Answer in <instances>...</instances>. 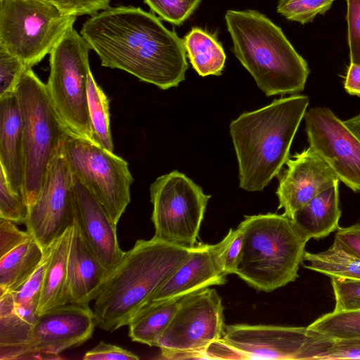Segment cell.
<instances>
[{
  "label": "cell",
  "mask_w": 360,
  "mask_h": 360,
  "mask_svg": "<svg viewBox=\"0 0 360 360\" xmlns=\"http://www.w3.org/2000/svg\"><path fill=\"white\" fill-rule=\"evenodd\" d=\"M193 69L201 77L221 75L226 54L216 37L200 27L192 28L183 39Z\"/></svg>",
  "instance_id": "d4e9b609"
},
{
  "label": "cell",
  "mask_w": 360,
  "mask_h": 360,
  "mask_svg": "<svg viewBox=\"0 0 360 360\" xmlns=\"http://www.w3.org/2000/svg\"><path fill=\"white\" fill-rule=\"evenodd\" d=\"M30 234L26 231H20L15 223L0 217V257L15 248Z\"/></svg>",
  "instance_id": "60d3db41"
},
{
  "label": "cell",
  "mask_w": 360,
  "mask_h": 360,
  "mask_svg": "<svg viewBox=\"0 0 360 360\" xmlns=\"http://www.w3.org/2000/svg\"><path fill=\"white\" fill-rule=\"evenodd\" d=\"M63 13L70 15H94L110 8V0H48Z\"/></svg>",
  "instance_id": "f35d334b"
},
{
  "label": "cell",
  "mask_w": 360,
  "mask_h": 360,
  "mask_svg": "<svg viewBox=\"0 0 360 360\" xmlns=\"http://www.w3.org/2000/svg\"><path fill=\"white\" fill-rule=\"evenodd\" d=\"M226 282V276L217 266L213 245L200 244L194 246L186 260L155 292L148 303L180 300L193 292Z\"/></svg>",
  "instance_id": "ac0fdd59"
},
{
  "label": "cell",
  "mask_w": 360,
  "mask_h": 360,
  "mask_svg": "<svg viewBox=\"0 0 360 360\" xmlns=\"http://www.w3.org/2000/svg\"><path fill=\"white\" fill-rule=\"evenodd\" d=\"M150 193L154 236L179 245L195 246L211 196L178 171L157 178Z\"/></svg>",
  "instance_id": "30bf717a"
},
{
  "label": "cell",
  "mask_w": 360,
  "mask_h": 360,
  "mask_svg": "<svg viewBox=\"0 0 360 360\" xmlns=\"http://www.w3.org/2000/svg\"><path fill=\"white\" fill-rule=\"evenodd\" d=\"M80 34L101 65L124 70L162 90L185 79L183 39L139 7H110L87 19Z\"/></svg>",
  "instance_id": "6da1fadb"
},
{
  "label": "cell",
  "mask_w": 360,
  "mask_h": 360,
  "mask_svg": "<svg viewBox=\"0 0 360 360\" xmlns=\"http://www.w3.org/2000/svg\"><path fill=\"white\" fill-rule=\"evenodd\" d=\"M309 359H360V337L333 338L311 330L301 356V360Z\"/></svg>",
  "instance_id": "83f0119b"
},
{
  "label": "cell",
  "mask_w": 360,
  "mask_h": 360,
  "mask_svg": "<svg viewBox=\"0 0 360 360\" xmlns=\"http://www.w3.org/2000/svg\"><path fill=\"white\" fill-rule=\"evenodd\" d=\"M109 272L74 221L68 258V304L89 306L99 295Z\"/></svg>",
  "instance_id": "d6986e66"
},
{
  "label": "cell",
  "mask_w": 360,
  "mask_h": 360,
  "mask_svg": "<svg viewBox=\"0 0 360 360\" xmlns=\"http://www.w3.org/2000/svg\"><path fill=\"white\" fill-rule=\"evenodd\" d=\"M29 68L20 58L0 46V98L16 92L23 75Z\"/></svg>",
  "instance_id": "e575fe53"
},
{
  "label": "cell",
  "mask_w": 360,
  "mask_h": 360,
  "mask_svg": "<svg viewBox=\"0 0 360 360\" xmlns=\"http://www.w3.org/2000/svg\"><path fill=\"white\" fill-rule=\"evenodd\" d=\"M193 248L155 236L136 240L109 272L94 300L96 326L108 332L127 326L186 260Z\"/></svg>",
  "instance_id": "7a4b0ae2"
},
{
  "label": "cell",
  "mask_w": 360,
  "mask_h": 360,
  "mask_svg": "<svg viewBox=\"0 0 360 360\" xmlns=\"http://www.w3.org/2000/svg\"><path fill=\"white\" fill-rule=\"evenodd\" d=\"M63 146L50 165L37 199L28 207L25 223L44 250L75 221L74 178Z\"/></svg>",
  "instance_id": "7c38bea8"
},
{
  "label": "cell",
  "mask_w": 360,
  "mask_h": 360,
  "mask_svg": "<svg viewBox=\"0 0 360 360\" xmlns=\"http://www.w3.org/2000/svg\"><path fill=\"white\" fill-rule=\"evenodd\" d=\"M87 98L91 125V141L107 150L113 152L109 100L94 79L91 70L88 75Z\"/></svg>",
  "instance_id": "4316f807"
},
{
  "label": "cell",
  "mask_w": 360,
  "mask_h": 360,
  "mask_svg": "<svg viewBox=\"0 0 360 360\" xmlns=\"http://www.w3.org/2000/svg\"><path fill=\"white\" fill-rule=\"evenodd\" d=\"M285 164L276 195L278 209L283 208L290 219L314 197L340 181L328 164L309 146L288 158Z\"/></svg>",
  "instance_id": "2e32d148"
},
{
  "label": "cell",
  "mask_w": 360,
  "mask_h": 360,
  "mask_svg": "<svg viewBox=\"0 0 360 360\" xmlns=\"http://www.w3.org/2000/svg\"><path fill=\"white\" fill-rule=\"evenodd\" d=\"M96 326L89 306L68 304L39 316L30 341L12 360L58 359L59 354L89 340Z\"/></svg>",
  "instance_id": "4fadbf2b"
},
{
  "label": "cell",
  "mask_w": 360,
  "mask_h": 360,
  "mask_svg": "<svg viewBox=\"0 0 360 360\" xmlns=\"http://www.w3.org/2000/svg\"><path fill=\"white\" fill-rule=\"evenodd\" d=\"M347 127L359 139L360 141V114L343 121Z\"/></svg>",
  "instance_id": "f6af8a7d"
},
{
  "label": "cell",
  "mask_w": 360,
  "mask_h": 360,
  "mask_svg": "<svg viewBox=\"0 0 360 360\" xmlns=\"http://www.w3.org/2000/svg\"><path fill=\"white\" fill-rule=\"evenodd\" d=\"M76 18L48 0H0V46L32 68L51 53Z\"/></svg>",
  "instance_id": "52a82bcc"
},
{
  "label": "cell",
  "mask_w": 360,
  "mask_h": 360,
  "mask_svg": "<svg viewBox=\"0 0 360 360\" xmlns=\"http://www.w3.org/2000/svg\"><path fill=\"white\" fill-rule=\"evenodd\" d=\"M339 182L314 197L295 212L291 221L306 240L327 237L339 228Z\"/></svg>",
  "instance_id": "44dd1931"
},
{
  "label": "cell",
  "mask_w": 360,
  "mask_h": 360,
  "mask_svg": "<svg viewBox=\"0 0 360 360\" xmlns=\"http://www.w3.org/2000/svg\"><path fill=\"white\" fill-rule=\"evenodd\" d=\"M310 336L308 327L240 323L226 326L219 340L231 359L301 360Z\"/></svg>",
  "instance_id": "9a60e30c"
},
{
  "label": "cell",
  "mask_w": 360,
  "mask_h": 360,
  "mask_svg": "<svg viewBox=\"0 0 360 360\" xmlns=\"http://www.w3.org/2000/svg\"><path fill=\"white\" fill-rule=\"evenodd\" d=\"M180 300L150 302L145 305L127 325L131 340L150 347H157L179 307Z\"/></svg>",
  "instance_id": "cb8c5ba5"
},
{
  "label": "cell",
  "mask_w": 360,
  "mask_h": 360,
  "mask_svg": "<svg viewBox=\"0 0 360 360\" xmlns=\"http://www.w3.org/2000/svg\"><path fill=\"white\" fill-rule=\"evenodd\" d=\"M238 226L244 238L235 274L266 292L296 280L308 241L289 217L275 213L245 216Z\"/></svg>",
  "instance_id": "5b68a950"
},
{
  "label": "cell",
  "mask_w": 360,
  "mask_h": 360,
  "mask_svg": "<svg viewBox=\"0 0 360 360\" xmlns=\"http://www.w3.org/2000/svg\"><path fill=\"white\" fill-rule=\"evenodd\" d=\"M15 313V301L12 292H0V316Z\"/></svg>",
  "instance_id": "ee69618b"
},
{
  "label": "cell",
  "mask_w": 360,
  "mask_h": 360,
  "mask_svg": "<svg viewBox=\"0 0 360 360\" xmlns=\"http://www.w3.org/2000/svg\"><path fill=\"white\" fill-rule=\"evenodd\" d=\"M72 225L50 245V257L44 277L38 316L68 304V258Z\"/></svg>",
  "instance_id": "7402d4cb"
},
{
  "label": "cell",
  "mask_w": 360,
  "mask_h": 360,
  "mask_svg": "<svg viewBox=\"0 0 360 360\" xmlns=\"http://www.w3.org/2000/svg\"><path fill=\"white\" fill-rule=\"evenodd\" d=\"M345 89L349 94L360 96V65L350 63L345 77Z\"/></svg>",
  "instance_id": "7bdbcfd3"
},
{
  "label": "cell",
  "mask_w": 360,
  "mask_h": 360,
  "mask_svg": "<svg viewBox=\"0 0 360 360\" xmlns=\"http://www.w3.org/2000/svg\"><path fill=\"white\" fill-rule=\"evenodd\" d=\"M233 53L267 96L304 90L309 69L281 28L255 10L225 14Z\"/></svg>",
  "instance_id": "277c9868"
},
{
  "label": "cell",
  "mask_w": 360,
  "mask_h": 360,
  "mask_svg": "<svg viewBox=\"0 0 360 360\" xmlns=\"http://www.w3.org/2000/svg\"><path fill=\"white\" fill-rule=\"evenodd\" d=\"M0 162L11 188L22 193L25 178L23 129L16 92L0 98Z\"/></svg>",
  "instance_id": "ffe728a7"
},
{
  "label": "cell",
  "mask_w": 360,
  "mask_h": 360,
  "mask_svg": "<svg viewBox=\"0 0 360 360\" xmlns=\"http://www.w3.org/2000/svg\"><path fill=\"white\" fill-rule=\"evenodd\" d=\"M44 250L32 236L0 257V292H15L32 276L41 263Z\"/></svg>",
  "instance_id": "603a6c76"
},
{
  "label": "cell",
  "mask_w": 360,
  "mask_h": 360,
  "mask_svg": "<svg viewBox=\"0 0 360 360\" xmlns=\"http://www.w3.org/2000/svg\"><path fill=\"white\" fill-rule=\"evenodd\" d=\"M23 129L25 178L22 193L28 207L37 199L50 165L70 133L45 84L29 68L16 89Z\"/></svg>",
  "instance_id": "8992f818"
},
{
  "label": "cell",
  "mask_w": 360,
  "mask_h": 360,
  "mask_svg": "<svg viewBox=\"0 0 360 360\" xmlns=\"http://www.w3.org/2000/svg\"><path fill=\"white\" fill-rule=\"evenodd\" d=\"M28 206L22 194L11 188L4 172L0 169V217L15 224H24Z\"/></svg>",
  "instance_id": "836d02e7"
},
{
  "label": "cell",
  "mask_w": 360,
  "mask_h": 360,
  "mask_svg": "<svg viewBox=\"0 0 360 360\" xmlns=\"http://www.w3.org/2000/svg\"><path fill=\"white\" fill-rule=\"evenodd\" d=\"M82 359L84 360H139V357L120 346L101 341L86 352Z\"/></svg>",
  "instance_id": "ab89813d"
},
{
  "label": "cell",
  "mask_w": 360,
  "mask_h": 360,
  "mask_svg": "<svg viewBox=\"0 0 360 360\" xmlns=\"http://www.w3.org/2000/svg\"><path fill=\"white\" fill-rule=\"evenodd\" d=\"M49 257V246L44 250L43 259L32 276L20 289L12 292L15 301V313L32 326L39 317L38 307Z\"/></svg>",
  "instance_id": "f1b7e54d"
},
{
  "label": "cell",
  "mask_w": 360,
  "mask_h": 360,
  "mask_svg": "<svg viewBox=\"0 0 360 360\" xmlns=\"http://www.w3.org/2000/svg\"><path fill=\"white\" fill-rule=\"evenodd\" d=\"M335 0H278L276 11L287 20L302 25L312 22L318 15H324Z\"/></svg>",
  "instance_id": "d6a6232c"
},
{
  "label": "cell",
  "mask_w": 360,
  "mask_h": 360,
  "mask_svg": "<svg viewBox=\"0 0 360 360\" xmlns=\"http://www.w3.org/2000/svg\"><path fill=\"white\" fill-rule=\"evenodd\" d=\"M225 327L221 299L215 289L207 288L180 300L157 347L164 359H205Z\"/></svg>",
  "instance_id": "9c48e42d"
},
{
  "label": "cell",
  "mask_w": 360,
  "mask_h": 360,
  "mask_svg": "<svg viewBox=\"0 0 360 360\" xmlns=\"http://www.w3.org/2000/svg\"><path fill=\"white\" fill-rule=\"evenodd\" d=\"M350 63L360 65V0H346Z\"/></svg>",
  "instance_id": "74e56055"
},
{
  "label": "cell",
  "mask_w": 360,
  "mask_h": 360,
  "mask_svg": "<svg viewBox=\"0 0 360 360\" xmlns=\"http://www.w3.org/2000/svg\"><path fill=\"white\" fill-rule=\"evenodd\" d=\"M335 311L360 309V279L332 277Z\"/></svg>",
  "instance_id": "8d00e7d4"
},
{
  "label": "cell",
  "mask_w": 360,
  "mask_h": 360,
  "mask_svg": "<svg viewBox=\"0 0 360 360\" xmlns=\"http://www.w3.org/2000/svg\"><path fill=\"white\" fill-rule=\"evenodd\" d=\"M309 103L305 95L283 97L231 122L241 188L261 191L278 174Z\"/></svg>",
  "instance_id": "3957f363"
},
{
  "label": "cell",
  "mask_w": 360,
  "mask_h": 360,
  "mask_svg": "<svg viewBox=\"0 0 360 360\" xmlns=\"http://www.w3.org/2000/svg\"><path fill=\"white\" fill-rule=\"evenodd\" d=\"M90 49L82 34L73 27L70 28L49 53L50 74L46 86L69 132L91 141L87 98Z\"/></svg>",
  "instance_id": "ba28073f"
},
{
  "label": "cell",
  "mask_w": 360,
  "mask_h": 360,
  "mask_svg": "<svg viewBox=\"0 0 360 360\" xmlns=\"http://www.w3.org/2000/svg\"><path fill=\"white\" fill-rule=\"evenodd\" d=\"M307 327L311 330L333 338L360 337V309L333 310Z\"/></svg>",
  "instance_id": "f546056e"
},
{
  "label": "cell",
  "mask_w": 360,
  "mask_h": 360,
  "mask_svg": "<svg viewBox=\"0 0 360 360\" xmlns=\"http://www.w3.org/2000/svg\"><path fill=\"white\" fill-rule=\"evenodd\" d=\"M32 327L16 313L0 316V360H12L30 341Z\"/></svg>",
  "instance_id": "4dcf8cb0"
},
{
  "label": "cell",
  "mask_w": 360,
  "mask_h": 360,
  "mask_svg": "<svg viewBox=\"0 0 360 360\" xmlns=\"http://www.w3.org/2000/svg\"><path fill=\"white\" fill-rule=\"evenodd\" d=\"M303 264L306 269L330 278L360 279V259L334 240L326 250L311 253L305 251Z\"/></svg>",
  "instance_id": "484cf974"
},
{
  "label": "cell",
  "mask_w": 360,
  "mask_h": 360,
  "mask_svg": "<svg viewBox=\"0 0 360 360\" xmlns=\"http://www.w3.org/2000/svg\"><path fill=\"white\" fill-rule=\"evenodd\" d=\"M309 146L354 192L360 191V141L329 108H310L304 115Z\"/></svg>",
  "instance_id": "5bb4252c"
},
{
  "label": "cell",
  "mask_w": 360,
  "mask_h": 360,
  "mask_svg": "<svg viewBox=\"0 0 360 360\" xmlns=\"http://www.w3.org/2000/svg\"><path fill=\"white\" fill-rule=\"evenodd\" d=\"M73 178L75 221L89 248L110 271L124 254L117 224L88 187L77 176Z\"/></svg>",
  "instance_id": "e0dca14e"
},
{
  "label": "cell",
  "mask_w": 360,
  "mask_h": 360,
  "mask_svg": "<svg viewBox=\"0 0 360 360\" xmlns=\"http://www.w3.org/2000/svg\"><path fill=\"white\" fill-rule=\"evenodd\" d=\"M202 0H144L162 19L181 25L198 6Z\"/></svg>",
  "instance_id": "d590c367"
},
{
  "label": "cell",
  "mask_w": 360,
  "mask_h": 360,
  "mask_svg": "<svg viewBox=\"0 0 360 360\" xmlns=\"http://www.w3.org/2000/svg\"><path fill=\"white\" fill-rule=\"evenodd\" d=\"M335 241L360 259V223L337 229Z\"/></svg>",
  "instance_id": "b9f144b4"
},
{
  "label": "cell",
  "mask_w": 360,
  "mask_h": 360,
  "mask_svg": "<svg viewBox=\"0 0 360 360\" xmlns=\"http://www.w3.org/2000/svg\"><path fill=\"white\" fill-rule=\"evenodd\" d=\"M63 146L72 174L88 187L117 224L131 200L134 179L127 162L70 133Z\"/></svg>",
  "instance_id": "8fae6325"
},
{
  "label": "cell",
  "mask_w": 360,
  "mask_h": 360,
  "mask_svg": "<svg viewBox=\"0 0 360 360\" xmlns=\"http://www.w3.org/2000/svg\"><path fill=\"white\" fill-rule=\"evenodd\" d=\"M243 231L240 226L231 229L217 244L213 245L217 266L221 274H235L240 262L243 247Z\"/></svg>",
  "instance_id": "1f68e13d"
}]
</instances>
